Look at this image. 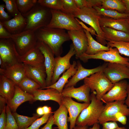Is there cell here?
I'll return each mask as SVG.
<instances>
[{
  "instance_id": "1",
  "label": "cell",
  "mask_w": 129,
  "mask_h": 129,
  "mask_svg": "<svg viewBox=\"0 0 129 129\" xmlns=\"http://www.w3.org/2000/svg\"><path fill=\"white\" fill-rule=\"evenodd\" d=\"M35 32L38 40L47 45L56 57L62 54L63 44L70 40L68 33L63 29L44 27Z\"/></svg>"
},
{
  "instance_id": "2",
  "label": "cell",
  "mask_w": 129,
  "mask_h": 129,
  "mask_svg": "<svg viewBox=\"0 0 129 129\" xmlns=\"http://www.w3.org/2000/svg\"><path fill=\"white\" fill-rule=\"evenodd\" d=\"M22 15L27 21L24 30H30L34 32L41 28L46 27L52 17L51 9L38 2L29 11Z\"/></svg>"
},
{
  "instance_id": "3",
  "label": "cell",
  "mask_w": 129,
  "mask_h": 129,
  "mask_svg": "<svg viewBox=\"0 0 129 129\" xmlns=\"http://www.w3.org/2000/svg\"><path fill=\"white\" fill-rule=\"evenodd\" d=\"M90 99L89 106L82 111L77 118L76 126H88L99 123V119L105 105L102 101L97 99L95 92L90 95Z\"/></svg>"
},
{
  "instance_id": "4",
  "label": "cell",
  "mask_w": 129,
  "mask_h": 129,
  "mask_svg": "<svg viewBox=\"0 0 129 129\" xmlns=\"http://www.w3.org/2000/svg\"><path fill=\"white\" fill-rule=\"evenodd\" d=\"M74 16L89 25L95 30L97 35L96 39L97 42L104 46L107 44V42L104 38V33L100 24L101 16L95 9L93 7H84L80 9Z\"/></svg>"
},
{
  "instance_id": "5",
  "label": "cell",
  "mask_w": 129,
  "mask_h": 129,
  "mask_svg": "<svg viewBox=\"0 0 129 129\" xmlns=\"http://www.w3.org/2000/svg\"><path fill=\"white\" fill-rule=\"evenodd\" d=\"M51 19L49 23L46 27L59 28L68 31L84 29L73 15L60 10L51 9Z\"/></svg>"
},
{
  "instance_id": "6",
  "label": "cell",
  "mask_w": 129,
  "mask_h": 129,
  "mask_svg": "<svg viewBox=\"0 0 129 129\" xmlns=\"http://www.w3.org/2000/svg\"><path fill=\"white\" fill-rule=\"evenodd\" d=\"M84 82L91 92L96 93V98L100 100L114 84L108 78L102 71L96 73L86 78Z\"/></svg>"
},
{
  "instance_id": "7",
  "label": "cell",
  "mask_w": 129,
  "mask_h": 129,
  "mask_svg": "<svg viewBox=\"0 0 129 129\" xmlns=\"http://www.w3.org/2000/svg\"><path fill=\"white\" fill-rule=\"evenodd\" d=\"M11 39L20 56L36 47L38 41L35 32L30 30H24L20 33L13 34Z\"/></svg>"
},
{
  "instance_id": "8",
  "label": "cell",
  "mask_w": 129,
  "mask_h": 129,
  "mask_svg": "<svg viewBox=\"0 0 129 129\" xmlns=\"http://www.w3.org/2000/svg\"><path fill=\"white\" fill-rule=\"evenodd\" d=\"M20 55L16 49L11 38L0 39V58L6 68L15 64L21 63Z\"/></svg>"
},
{
  "instance_id": "9",
  "label": "cell",
  "mask_w": 129,
  "mask_h": 129,
  "mask_svg": "<svg viewBox=\"0 0 129 129\" xmlns=\"http://www.w3.org/2000/svg\"><path fill=\"white\" fill-rule=\"evenodd\" d=\"M119 113L129 116V108L125 104V101L107 103L99 119V123L102 124L110 121L116 122V116Z\"/></svg>"
},
{
  "instance_id": "10",
  "label": "cell",
  "mask_w": 129,
  "mask_h": 129,
  "mask_svg": "<svg viewBox=\"0 0 129 129\" xmlns=\"http://www.w3.org/2000/svg\"><path fill=\"white\" fill-rule=\"evenodd\" d=\"M84 63L90 59H100L108 63H117L126 65L129 63V59L121 56L116 48L110 47L109 51H100L92 55L83 54L79 58Z\"/></svg>"
},
{
  "instance_id": "11",
  "label": "cell",
  "mask_w": 129,
  "mask_h": 129,
  "mask_svg": "<svg viewBox=\"0 0 129 129\" xmlns=\"http://www.w3.org/2000/svg\"><path fill=\"white\" fill-rule=\"evenodd\" d=\"M103 72L114 84L125 79H129V67L125 64L108 62Z\"/></svg>"
},
{
  "instance_id": "12",
  "label": "cell",
  "mask_w": 129,
  "mask_h": 129,
  "mask_svg": "<svg viewBox=\"0 0 129 129\" xmlns=\"http://www.w3.org/2000/svg\"><path fill=\"white\" fill-rule=\"evenodd\" d=\"M76 54V51L72 43L70 45L69 52L65 55L63 57L60 56L55 58V64L51 85L55 83L61 74L70 67L71 65L70 62V59Z\"/></svg>"
},
{
  "instance_id": "13",
  "label": "cell",
  "mask_w": 129,
  "mask_h": 129,
  "mask_svg": "<svg viewBox=\"0 0 129 129\" xmlns=\"http://www.w3.org/2000/svg\"><path fill=\"white\" fill-rule=\"evenodd\" d=\"M36 46L40 50L44 57L46 74V87H48L51 85L55 64L54 55L50 48L43 42L38 41Z\"/></svg>"
},
{
  "instance_id": "14",
  "label": "cell",
  "mask_w": 129,
  "mask_h": 129,
  "mask_svg": "<svg viewBox=\"0 0 129 129\" xmlns=\"http://www.w3.org/2000/svg\"><path fill=\"white\" fill-rule=\"evenodd\" d=\"M62 103L67 108L69 113L67 121L70 123V129H73L75 126L78 117L90 103H78L74 101L71 98L68 97H63Z\"/></svg>"
},
{
  "instance_id": "15",
  "label": "cell",
  "mask_w": 129,
  "mask_h": 129,
  "mask_svg": "<svg viewBox=\"0 0 129 129\" xmlns=\"http://www.w3.org/2000/svg\"><path fill=\"white\" fill-rule=\"evenodd\" d=\"M128 84L127 81L124 80L115 83L101 101L106 103L115 101H125L127 95Z\"/></svg>"
},
{
  "instance_id": "16",
  "label": "cell",
  "mask_w": 129,
  "mask_h": 129,
  "mask_svg": "<svg viewBox=\"0 0 129 129\" xmlns=\"http://www.w3.org/2000/svg\"><path fill=\"white\" fill-rule=\"evenodd\" d=\"M108 63H105L102 65L94 68L88 69L84 68L80 61H77V71L65 85L64 88L74 86L80 81L84 80L86 78L96 73L103 71L107 66Z\"/></svg>"
},
{
  "instance_id": "17",
  "label": "cell",
  "mask_w": 129,
  "mask_h": 129,
  "mask_svg": "<svg viewBox=\"0 0 129 129\" xmlns=\"http://www.w3.org/2000/svg\"><path fill=\"white\" fill-rule=\"evenodd\" d=\"M67 33L76 51L75 58L78 59L85 53L88 46V40L84 29L68 31Z\"/></svg>"
},
{
  "instance_id": "18",
  "label": "cell",
  "mask_w": 129,
  "mask_h": 129,
  "mask_svg": "<svg viewBox=\"0 0 129 129\" xmlns=\"http://www.w3.org/2000/svg\"><path fill=\"white\" fill-rule=\"evenodd\" d=\"M21 62L24 64L46 70L44 56L37 46L20 56Z\"/></svg>"
},
{
  "instance_id": "19",
  "label": "cell",
  "mask_w": 129,
  "mask_h": 129,
  "mask_svg": "<svg viewBox=\"0 0 129 129\" xmlns=\"http://www.w3.org/2000/svg\"><path fill=\"white\" fill-rule=\"evenodd\" d=\"M90 89L84 84L75 88L71 86L63 89L61 94L63 97L73 98L80 102L90 103Z\"/></svg>"
},
{
  "instance_id": "20",
  "label": "cell",
  "mask_w": 129,
  "mask_h": 129,
  "mask_svg": "<svg viewBox=\"0 0 129 129\" xmlns=\"http://www.w3.org/2000/svg\"><path fill=\"white\" fill-rule=\"evenodd\" d=\"M0 75H4L12 81L17 85L26 76L24 64L18 63L0 69Z\"/></svg>"
},
{
  "instance_id": "21",
  "label": "cell",
  "mask_w": 129,
  "mask_h": 129,
  "mask_svg": "<svg viewBox=\"0 0 129 129\" xmlns=\"http://www.w3.org/2000/svg\"><path fill=\"white\" fill-rule=\"evenodd\" d=\"M32 94L27 93L22 90L17 85H15L14 95L11 99L6 101V104L12 112H16L18 108L21 104L27 101L31 103L33 102Z\"/></svg>"
},
{
  "instance_id": "22",
  "label": "cell",
  "mask_w": 129,
  "mask_h": 129,
  "mask_svg": "<svg viewBox=\"0 0 129 129\" xmlns=\"http://www.w3.org/2000/svg\"><path fill=\"white\" fill-rule=\"evenodd\" d=\"M34 102L37 100L41 101L51 100L57 102L59 106L62 104L63 97L58 91L54 88H49L46 89H38L32 94Z\"/></svg>"
},
{
  "instance_id": "23",
  "label": "cell",
  "mask_w": 129,
  "mask_h": 129,
  "mask_svg": "<svg viewBox=\"0 0 129 129\" xmlns=\"http://www.w3.org/2000/svg\"><path fill=\"white\" fill-rule=\"evenodd\" d=\"M2 23L9 33L12 34H15L25 30L27 21L26 19L20 13L10 20Z\"/></svg>"
},
{
  "instance_id": "24",
  "label": "cell",
  "mask_w": 129,
  "mask_h": 129,
  "mask_svg": "<svg viewBox=\"0 0 129 129\" xmlns=\"http://www.w3.org/2000/svg\"><path fill=\"white\" fill-rule=\"evenodd\" d=\"M99 23L101 27H109L129 34V24L127 18L115 19L101 16Z\"/></svg>"
},
{
  "instance_id": "25",
  "label": "cell",
  "mask_w": 129,
  "mask_h": 129,
  "mask_svg": "<svg viewBox=\"0 0 129 129\" xmlns=\"http://www.w3.org/2000/svg\"><path fill=\"white\" fill-rule=\"evenodd\" d=\"M26 75L37 83L41 89H44L47 86L46 70L24 64Z\"/></svg>"
},
{
  "instance_id": "26",
  "label": "cell",
  "mask_w": 129,
  "mask_h": 129,
  "mask_svg": "<svg viewBox=\"0 0 129 129\" xmlns=\"http://www.w3.org/2000/svg\"><path fill=\"white\" fill-rule=\"evenodd\" d=\"M77 69V62L74 61L70 67L63 73L62 76L55 83L45 87L44 89L53 88L61 93L65 85L68 82V80L75 74Z\"/></svg>"
},
{
  "instance_id": "27",
  "label": "cell",
  "mask_w": 129,
  "mask_h": 129,
  "mask_svg": "<svg viewBox=\"0 0 129 129\" xmlns=\"http://www.w3.org/2000/svg\"><path fill=\"white\" fill-rule=\"evenodd\" d=\"M15 84L4 75H0V95L6 101L12 99L15 94Z\"/></svg>"
},
{
  "instance_id": "28",
  "label": "cell",
  "mask_w": 129,
  "mask_h": 129,
  "mask_svg": "<svg viewBox=\"0 0 129 129\" xmlns=\"http://www.w3.org/2000/svg\"><path fill=\"white\" fill-rule=\"evenodd\" d=\"M101 27L106 40L116 42H129V33L109 27Z\"/></svg>"
},
{
  "instance_id": "29",
  "label": "cell",
  "mask_w": 129,
  "mask_h": 129,
  "mask_svg": "<svg viewBox=\"0 0 129 129\" xmlns=\"http://www.w3.org/2000/svg\"><path fill=\"white\" fill-rule=\"evenodd\" d=\"M68 112L65 106L62 104L59 108L53 112L54 124L58 129H68L67 124Z\"/></svg>"
},
{
  "instance_id": "30",
  "label": "cell",
  "mask_w": 129,
  "mask_h": 129,
  "mask_svg": "<svg viewBox=\"0 0 129 129\" xmlns=\"http://www.w3.org/2000/svg\"><path fill=\"white\" fill-rule=\"evenodd\" d=\"M88 41V46L85 53L87 54L92 55L102 51H109L110 47L103 45L93 38L90 32L84 29Z\"/></svg>"
},
{
  "instance_id": "31",
  "label": "cell",
  "mask_w": 129,
  "mask_h": 129,
  "mask_svg": "<svg viewBox=\"0 0 129 129\" xmlns=\"http://www.w3.org/2000/svg\"><path fill=\"white\" fill-rule=\"evenodd\" d=\"M101 8L116 11L122 13H129L122 0H102Z\"/></svg>"
},
{
  "instance_id": "32",
  "label": "cell",
  "mask_w": 129,
  "mask_h": 129,
  "mask_svg": "<svg viewBox=\"0 0 129 129\" xmlns=\"http://www.w3.org/2000/svg\"><path fill=\"white\" fill-rule=\"evenodd\" d=\"M12 114L15 119L18 129H26L36 120L40 116L38 114H34L32 117L20 115L16 112Z\"/></svg>"
},
{
  "instance_id": "33",
  "label": "cell",
  "mask_w": 129,
  "mask_h": 129,
  "mask_svg": "<svg viewBox=\"0 0 129 129\" xmlns=\"http://www.w3.org/2000/svg\"><path fill=\"white\" fill-rule=\"evenodd\" d=\"M17 85L24 91L32 94L35 90L41 88L37 83L26 75Z\"/></svg>"
},
{
  "instance_id": "34",
  "label": "cell",
  "mask_w": 129,
  "mask_h": 129,
  "mask_svg": "<svg viewBox=\"0 0 129 129\" xmlns=\"http://www.w3.org/2000/svg\"><path fill=\"white\" fill-rule=\"evenodd\" d=\"M100 15L115 19L127 18L129 16V13H122L114 10H106L97 6L93 7Z\"/></svg>"
},
{
  "instance_id": "35",
  "label": "cell",
  "mask_w": 129,
  "mask_h": 129,
  "mask_svg": "<svg viewBox=\"0 0 129 129\" xmlns=\"http://www.w3.org/2000/svg\"><path fill=\"white\" fill-rule=\"evenodd\" d=\"M37 0H16L18 9L22 14L29 11L38 3Z\"/></svg>"
},
{
  "instance_id": "36",
  "label": "cell",
  "mask_w": 129,
  "mask_h": 129,
  "mask_svg": "<svg viewBox=\"0 0 129 129\" xmlns=\"http://www.w3.org/2000/svg\"><path fill=\"white\" fill-rule=\"evenodd\" d=\"M38 2L40 5L51 10L64 12L62 0H38Z\"/></svg>"
},
{
  "instance_id": "37",
  "label": "cell",
  "mask_w": 129,
  "mask_h": 129,
  "mask_svg": "<svg viewBox=\"0 0 129 129\" xmlns=\"http://www.w3.org/2000/svg\"><path fill=\"white\" fill-rule=\"evenodd\" d=\"M107 45L109 47L116 48L120 54L129 56V42L108 41Z\"/></svg>"
},
{
  "instance_id": "38",
  "label": "cell",
  "mask_w": 129,
  "mask_h": 129,
  "mask_svg": "<svg viewBox=\"0 0 129 129\" xmlns=\"http://www.w3.org/2000/svg\"><path fill=\"white\" fill-rule=\"evenodd\" d=\"M5 3V8L7 13L13 17L18 14L19 11L16 3V0H3Z\"/></svg>"
},
{
  "instance_id": "39",
  "label": "cell",
  "mask_w": 129,
  "mask_h": 129,
  "mask_svg": "<svg viewBox=\"0 0 129 129\" xmlns=\"http://www.w3.org/2000/svg\"><path fill=\"white\" fill-rule=\"evenodd\" d=\"M6 124L5 129H18L16 120L8 106H6Z\"/></svg>"
},
{
  "instance_id": "40",
  "label": "cell",
  "mask_w": 129,
  "mask_h": 129,
  "mask_svg": "<svg viewBox=\"0 0 129 129\" xmlns=\"http://www.w3.org/2000/svg\"><path fill=\"white\" fill-rule=\"evenodd\" d=\"M64 12L74 15L80 9L77 6L74 0H62Z\"/></svg>"
},
{
  "instance_id": "41",
  "label": "cell",
  "mask_w": 129,
  "mask_h": 129,
  "mask_svg": "<svg viewBox=\"0 0 129 129\" xmlns=\"http://www.w3.org/2000/svg\"><path fill=\"white\" fill-rule=\"evenodd\" d=\"M52 113L44 114L41 117L34 121L30 126L26 129H39L42 125L46 123Z\"/></svg>"
},
{
  "instance_id": "42",
  "label": "cell",
  "mask_w": 129,
  "mask_h": 129,
  "mask_svg": "<svg viewBox=\"0 0 129 129\" xmlns=\"http://www.w3.org/2000/svg\"><path fill=\"white\" fill-rule=\"evenodd\" d=\"M5 6L4 4L0 5V22H2L7 21L11 19L12 16L5 11Z\"/></svg>"
},
{
  "instance_id": "43",
  "label": "cell",
  "mask_w": 129,
  "mask_h": 129,
  "mask_svg": "<svg viewBox=\"0 0 129 129\" xmlns=\"http://www.w3.org/2000/svg\"><path fill=\"white\" fill-rule=\"evenodd\" d=\"M12 35L9 33L5 28L2 23L0 22V39L11 38Z\"/></svg>"
},
{
  "instance_id": "44",
  "label": "cell",
  "mask_w": 129,
  "mask_h": 129,
  "mask_svg": "<svg viewBox=\"0 0 129 129\" xmlns=\"http://www.w3.org/2000/svg\"><path fill=\"white\" fill-rule=\"evenodd\" d=\"M6 107L3 109L0 113H1L0 115V129H5L6 124Z\"/></svg>"
},
{
  "instance_id": "45",
  "label": "cell",
  "mask_w": 129,
  "mask_h": 129,
  "mask_svg": "<svg viewBox=\"0 0 129 129\" xmlns=\"http://www.w3.org/2000/svg\"><path fill=\"white\" fill-rule=\"evenodd\" d=\"M102 124V129H116L119 127L116 122L114 121L106 122Z\"/></svg>"
},
{
  "instance_id": "46",
  "label": "cell",
  "mask_w": 129,
  "mask_h": 129,
  "mask_svg": "<svg viewBox=\"0 0 129 129\" xmlns=\"http://www.w3.org/2000/svg\"><path fill=\"white\" fill-rule=\"evenodd\" d=\"M126 116L121 113H119L116 116V121H118L123 125H125L127 121Z\"/></svg>"
},
{
  "instance_id": "47",
  "label": "cell",
  "mask_w": 129,
  "mask_h": 129,
  "mask_svg": "<svg viewBox=\"0 0 129 129\" xmlns=\"http://www.w3.org/2000/svg\"><path fill=\"white\" fill-rule=\"evenodd\" d=\"M54 124V119L52 114L51 115L46 124L40 129H52Z\"/></svg>"
},
{
  "instance_id": "48",
  "label": "cell",
  "mask_w": 129,
  "mask_h": 129,
  "mask_svg": "<svg viewBox=\"0 0 129 129\" xmlns=\"http://www.w3.org/2000/svg\"><path fill=\"white\" fill-rule=\"evenodd\" d=\"M78 8L80 9L87 7L86 0H74Z\"/></svg>"
},
{
  "instance_id": "49",
  "label": "cell",
  "mask_w": 129,
  "mask_h": 129,
  "mask_svg": "<svg viewBox=\"0 0 129 129\" xmlns=\"http://www.w3.org/2000/svg\"><path fill=\"white\" fill-rule=\"evenodd\" d=\"M6 104V100L3 97L0 96V112L5 107V104Z\"/></svg>"
},
{
  "instance_id": "50",
  "label": "cell",
  "mask_w": 129,
  "mask_h": 129,
  "mask_svg": "<svg viewBox=\"0 0 129 129\" xmlns=\"http://www.w3.org/2000/svg\"><path fill=\"white\" fill-rule=\"evenodd\" d=\"M42 107L44 114L52 113L51 112L52 108L51 107L44 106Z\"/></svg>"
},
{
  "instance_id": "51",
  "label": "cell",
  "mask_w": 129,
  "mask_h": 129,
  "mask_svg": "<svg viewBox=\"0 0 129 129\" xmlns=\"http://www.w3.org/2000/svg\"><path fill=\"white\" fill-rule=\"evenodd\" d=\"M127 95L126 99L125 100V103L127 106L129 108V83H128L127 88Z\"/></svg>"
},
{
  "instance_id": "52",
  "label": "cell",
  "mask_w": 129,
  "mask_h": 129,
  "mask_svg": "<svg viewBox=\"0 0 129 129\" xmlns=\"http://www.w3.org/2000/svg\"><path fill=\"white\" fill-rule=\"evenodd\" d=\"M37 114L41 116L44 114L42 107H39L36 110Z\"/></svg>"
},
{
  "instance_id": "53",
  "label": "cell",
  "mask_w": 129,
  "mask_h": 129,
  "mask_svg": "<svg viewBox=\"0 0 129 129\" xmlns=\"http://www.w3.org/2000/svg\"><path fill=\"white\" fill-rule=\"evenodd\" d=\"M127 10L129 12V0H122Z\"/></svg>"
},
{
  "instance_id": "54",
  "label": "cell",
  "mask_w": 129,
  "mask_h": 129,
  "mask_svg": "<svg viewBox=\"0 0 129 129\" xmlns=\"http://www.w3.org/2000/svg\"><path fill=\"white\" fill-rule=\"evenodd\" d=\"M98 123L95 124L92 127L88 128L87 129H100V126Z\"/></svg>"
},
{
  "instance_id": "55",
  "label": "cell",
  "mask_w": 129,
  "mask_h": 129,
  "mask_svg": "<svg viewBox=\"0 0 129 129\" xmlns=\"http://www.w3.org/2000/svg\"><path fill=\"white\" fill-rule=\"evenodd\" d=\"M87 126H76L73 129H87L88 128Z\"/></svg>"
},
{
  "instance_id": "56",
  "label": "cell",
  "mask_w": 129,
  "mask_h": 129,
  "mask_svg": "<svg viewBox=\"0 0 129 129\" xmlns=\"http://www.w3.org/2000/svg\"><path fill=\"white\" fill-rule=\"evenodd\" d=\"M116 129H127L124 127H119L117 128Z\"/></svg>"
},
{
  "instance_id": "57",
  "label": "cell",
  "mask_w": 129,
  "mask_h": 129,
  "mask_svg": "<svg viewBox=\"0 0 129 129\" xmlns=\"http://www.w3.org/2000/svg\"><path fill=\"white\" fill-rule=\"evenodd\" d=\"M128 22L129 24V16L127 18Z\"/></svg>"
},
{
  "instance_id": "58",
  "label": "cell",
  "mask_w": 129,
  "mask_h": 129,
  "mask_svg": "<svg viewBox=\"0 0 129 129\" xmlns=\"http://www.w3.org/2000/svg\"><path fill=\"white\" fill-rule=\"evenodd\" d=\"M127 66L129 67V64L128 65H127Z\"/></svg>"
}]
</instances>
